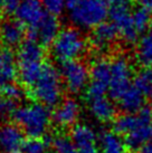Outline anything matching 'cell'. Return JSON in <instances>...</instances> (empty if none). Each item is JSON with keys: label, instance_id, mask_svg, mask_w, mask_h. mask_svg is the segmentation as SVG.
<instances>
[{"label": "cell", "instance_id": "6da1fadb", "mask_svg": "<svg viewBox=\"0 0 152 153\" xmlns=\"http://www.w3.org/2000/svg\"><path fill=\"white\" fill-rule=\"evenodd\" d=\"M42 46L36 39L30 38L18 47L16 57L18 77L25 86L34 85L45 66L46 54Z\"/></svg>", "mask_w": 152, "mask_h": 153}, {"label": "cell", "instance_id": "7a4b0ae2", "mask_svg": "<svg viewBox=\"0 0 152 153\" xmlns=\"http://www.w3.org/2000/svg\"><path fill=\"white\" fill-rule=\"evenodd\" d=\"M67 15L76 28L94 29L105 22L109 4L106 0H68Z\"/></svg>", "mask_w": 152, "mask_h": 153}, {"label": "cell", "instance_id": "3957f363", "mask_svg": "<svg viewBox=\"0 0 152 153\" xmlns=\"http://www.w3.org/2000/svg\"><path fill=\"white\" fill-rule=\"evenodd\" d=\"M64 83L60 71L51 64H45L35 84L30 87V96L47 107H56L63 101Z\"/></svg>", "mask_w": 152, "mask_h": 153}, {"label": "cell", "instance_id": "277c9868", "mask_svg": "<svg viewBox=\"0 0 152 153\" xmlns=\"http://www.w3.org/2000/svg\"><path fill=\"white\" fill-rule=\"evenodd\" d=\"M49 107L38 102L26 103L16 107L13 113L17 125L29 137H42L53 121Z\"/></svg>", "mask_w": 152, "mask_h": 153}, {"label": "cell", "instance_id": "5b68a950", "mask_svg": "<svg viewBox=\"0 0 152 153\" xmlns=\"http://www.w3.org/2000/svg\"><path fill=\"white\" fill-rule=\"evenodd\" d=\"M87 42L80 29L76 27H64L51 44V56L59 63L76 60L85 54Z\"/></svg>", "mask_w": 152, "mask_h": 153}, {"label": "cell", "instance_id": "8992f818", "mask_svg": "<svg viewBox=\"0 0 152 153\" xmlns=\"http://www.w3.org/2000/svg\"><path fill=\"white\" fill-rule=\"evenodd\" d=\"M109 4V16L123 40L127 44H134L139 38V31L136 30L132 20L131 8L134 0H106Z\"/></svg>", "mask_w": 152, "mask_h": 153}, {"label": "cell", "instance_id": "52a82bcc", "mask_svg": "<svg viewBox=\"0 0 152 153\" xmlns=\"http://www.w3.org/2000/svg\"><path fill=\"white\" fill-rule=\"evenodd\" d=\"M60 74L65 88L69 93L78 94L87 88L91 82V71L82 60H71L62 64Z\"/></svg>", "mask_w": 152, "mask_h": 153}, {"label": "cell", "instance_id": "ba28073f", "mask_svg": "<svg viewBox=\"0 0 152 153\" xmlns=\"http://www.w3.org/2000/svg\"><path fill=\"white\" fill-rule=\"evenodd\" d=\"M133 67L125 56H118L111 62V81L109 93L113 100L118 101L127 89L131 87Z\"/></svg>", "mask_w": 152, "mask_h": 153}, {"label": "cell", "instance_id": "9c48e42d", "mask_svg": "<svg viewBox=\"0 0 152 153\" xmlns=\"http://www.w3.org/2000/svg\"><path fill=\"white\" fill-rule=\"evenodd\" d=\"M91 82L86 88V97L105 95L109 91L111 81V62L103 57H98L92 63Z\"/></svg>", "mask_w": 152, "mask_h": 153}, {"label": "cell", "instance_id": "30bf717a", "mask_svg": "<svg viewBox=\"0 0 152 153\" xmlns=\"http://www.w3.org/2000/svg\"><path fill=\"white\" fill-rule=\"evenodd\" d=\"M150 123H152V110L142 107L136 113H125L116 117L114 120L113 128L120 135H127L140 126Z\"/></svg>", "mask_w": 152, "mask_h": 153}, {"label": "cell", "instance_id": "8fae6325", "mask_svg": "<svg viewBox=\"0 0 152 153\" xmlns=\"http://www.w3.org/2000/svg\"><path fill=\"white\" fill-rule=\"evenodd\" d=\"M25 141V133L18 125H0V153H22Z\"/></svg>", "mask_w": 152, "mask_h": 153}, {"label": "cell", "instance_id": "7c38bea8", "mask_svg": "<svg viewBox=\"0 0 152 153\" xmlns=\"http://www.w3.org/2000/svg\"><path fill=\"white\" fill-rule=\"evenodd\" d=\"M80 114V105L77 100L68 97L63 100L55 107L53 113V122L56 126L62 128H71L77 123Z\"/></svg>", "mask_w": 152, "mask_h": 153}, {"label": "cell", "instance_id": "4fadbf2b", "mask_svg": "<svg viewBox=\"0 0 152 153\" xmlns=\"http://www.w3.org/2000/svg\"><path fill=\"white\" fill-rule=\"evenodd\" d=\"M46 13L40 0H21L15 15L17 20L30 30L40 22Z\"/></svg>", "mask_w": 152, "mask_h": 153}, {"label": "cell", "instance_id": "5bb4252c", "mask_svg": "<svg viewBox=\"0 0 152 153\" xmlns=\"http://www.w3.org/2000/svg\"><path fill=\"white\" fill-rule=\"evenodd\" d=\"M60 29L57 17L46 13L40 22L30 29V38L36 39L42 45H51Z\"/></svg>", "mask_w": 152, "mask_h": 153}, {"label": "cell", "instance_id": "9a60e30c", "mask_svg": "<svg viewBox=\"0 0 152 153\" xmlns=\"http://www.w3.org/2000/svg\"><path fill=\"white\" fill-rule=\"evenodd\" d=\"M86 102H87L89 114L98 122L107 123L114 120L116 108L112 100L107 96L101 95V96H94V97H86Z\"/></svg>", "mask_w": 152, "mask_h": 153}, {"label": "cell", "instance_id": "2e32d148", "mask_svg": "<svg viewBox=\"0 0 152 153\" xmlns=\"http://www.w3.org/2000/svg\"><path fill=\"white\" fill-rule=\"evenodd\" d=\"M118 33L116 26L113 22H102L96 28H94L91 34V45L98 51H104L109 49L112 44L116 40Z\"/></svg>", "mask_w": 152, "mask_h": 153}, {"label": "cell", "instance_id": "e0dca14e", "mask_svg": "<svg viewBox=\"0 0 152 153\" xmlns=\"http://www.w3.org/2000/svg\"><path fill=\"white\" fill-rule=\"evenodd\" d=\"M25 26L19 20L8 19L0 25V42L8 48L19 47L25 40Z\"/></svg>", "mask_w": 152, "mask_h": 153}, {"label": "cell", "instance_id": "ac0fdd59", "mask_svg": "<svg viewBox=\"0 0 152 153\" xmlns=\"http://www.w3.org/2000/svg\"><path fill=\"white\" fill-rule=\"evenodd\" d=\"M120 108L125 113H136L143 107L144 94L134 85L127 89L118 100Z\"/></svg>", "mask_w": 152, "mask_h": 153}, {"label": "cell", "instance_id": "d6986e66", "mask_svg": "<svg viewBox=\"0 0 152 153\" xmlns=\"http://www.w3.org/2000/svg\"><path fill=\"white\" fill-rule=\"evenodd\" d=\"M18 76L17 59L9 49L0 51V85L4 86Z\"/></svg>", "mask_w": 152, "mask_h": 153}, {"label": "cell", "instance_id": "ffe728a7", "mask_svg": "<svg viewBox=\"0 0 152 153\" xmlns=\"http://www.w3.org/2000/svg\"><path fill=\"white\" fill-rule=\"evenodd\" d=\"M100 149L102 153H127V144L115 131H104L100 135Z\"/></svg>", "mask_w": 152, "mask_h": 153}, {"label": "cell", "instance_id": "44dd1931", "mask_svg": "<svg viewBox=\"0 0 152 153\" xmlns=\"http://www.w3.org/2000/svg\"><path fill=\"white\" fill-rule=\"evenodd\" d=\"M152 141V123L140 126L125 135V144L129 149L138 150L144 148Z\"/></svg>", "mask_w": 152, "mask_h": 153}, {"label": "cell", "instance_id": "7402d4cb", "mask_svg": "<svg viewBox=\"0 0 152 153\" xmlns=\"http://www.w3.org/2000/svg\"><path fill=\"white\" fill-rule=\"evenodd\" d=\"M71 137L75 146L89 143H96L97 134L92 125L87 123H76L71 131Z\"/></svg>", "mask_w": 152, "mask_h": 153}, {"label": "cell", "instance_id": "603a6c76", "mask_svg": "<svg viewBox=\"0 0 152 153\" xmlns=\"http://www.w3.org/2000/svg\"><path fill=\"white\" fill-rule=\"evenodd\" d=\"M136 60L144 67L152 66V30L142 36L136 47Z\"/></svg>", "mask_w": 152, "mask_h": 153}, {"label": "cell", "instance_id": "cb8c5ba5", "mask_svg": "<svg viewBox=\"0 0 152 153\" xmlns=\"http://www.w3.org/2000/svg\"><path fill=\"white\" fill-rule=\"evenodd\" d=\"M134 86L144 95L152 94V68L145 67L141 69L134 78Z\"/></svg>", "mask_w": 152, "mask_h": 153}, {"label": "cell", "instance_id": "d4e9b609", "mask_svg": "<svg viewBox=\"0 0 152 153\" xmlns=\"http://www.w3.org/2000/svg\"><path fill=\"white\" fill-rule=\"evenodd\" d=\"M132 20H133V24H134L136 30L141 34V33H144L151 28L152 15L148 10H145L143 8H139L132 13Z\"/></svg>", "mask_w": 152, "mask_h": 153}, {"label": "cell", "instance_id": "484cf974", "mask_svg": "<svg viewBox=\"0 0 152 153\" xmlns=\"http://www.w3.org/2000/svg\"><path fill=\"white\" fill-rule=\"evenodd\" d=\"M51 146L55 153H76L72 137L65 134H57L51 140Z\"/></svg>", "mask_w": 152, "mask_h": 153}, {"label": "cell", "instance_id": "4316f807", "mask_svg": "<svg viewBox=\"0 0 152 153\" xmlns=\"http://www.w3.org/2000/svg\"><path fill=\"white\" fill-rule=\"evenodd\" d=\"M49 142L42 137H29L25 141L22 153H47Z\"/></svg>", "mask_w": 152, "mask_h": 153}, {"label": "cell", "instance_id": "83f0119b", "mask_svg": "<svg viewBox=\"0 0 152 153\" xmlns=\"http://www.w3.org/2000/svg\"><path fill=\"white\" fill-rule=\"evenodd\" d=\"M47 13L53 16H59L65 11L68 2L66 0H40Z\"/></svg>", "mask_w": 152, "mask_h": 153}, {"label": "cell", "instance_id": "f1b7e54d", "mask_svg": "<svg viewBox=\"0 0 152 153\" xmlns=\"http://www.w3.org/2000/svg\"><path fill=\"white\" fill-rule=\"evenodd\" d=\"M1 92H2L4 97L10 100L13 103L19 102L21 98L24 97V91H22V88L19 85L15 84L13 82L8 83V84L2 86Z\"/></svg>", "mask_w": 152, "mask_h": 153}, {"label": "cell", "instance_id": "f546056e", "mask_svg": "<svg viewBox=\"0 0 152 153\" xmlns=\"http://www.w3.org/2000/svg\"><path fill=\"white\" fill-rule=\"evenodd\" d=\"M15 105H16V103L6 98L2 93L0 94V119H4L6 116L13 114L16 110Z\"/></svg>", "mask_w": 152, "mask_h": 153}, {"label": "cell", "instance_id": "4dcf8cb0", "mask_svg": "<svg viewBox=\"0 0 152 153\" xmlns=\"http://www.w3.org/2000/svg\"><path fill=\"white\" fill-rule=\"evenodd\" d=\"M21 0H0V11L4 13H16Z\"/></svg>", "mask_w": 152, "mask_h": 153}, {"label": "cell", "instance_id": "1f68e13d", "mask_svg": "<svg viewBox=\"0 0 152 153\" xmlns=\"http://www.w3.org/2000/svg\"><path fill=\"white\" fill-rule=\"evenodd\" d=\"M76 153H100V149L96 145V143H89L75 146Z\"/></svg>", "mask_w": 152, "mask_h": 153}, {"label": "cell", "instance_id": "d6a6232c", "mask_svg": "<svg viewBox=\"0 0 152 153\" xmlns=\"http://www.w3.org/2000/svg\"><path fill=\"white\" fill-rule=\"evenodd\" d=\"M134 1L139 4L140 8H143L152 13V0H134Z\"/></svg>", "mask_w": 152, "mask_h": 153}, {"label": "cell", "instance_id": "836d02e7", "mask_svg": "<svg viewBox=\"0 0 152 153\" xmlns=\"http://www.w3.org/2000/svg\"><path fill=\"white\" fill-rule=\"evenodd\" d=\"M145 153H152V141L149 143L148 145H145L144 146V150H143Z\"/></svg>", "mask_w": 152, "mask_h": 153}, {"label": "cell", "instance_id": "e575fe53", "mask_svg": "<svg viewBox=\"0 0 152 153\" xmlns=\"http://www.w3.org/2000/svg\"><path fill=\"white\" fill-rule=\"evenodd\" d=\"M150 108L152 110V94L150 95Z\"/></svg>", "mask_w": 152, "mask_h": 153}, {"label": "cell", "instance_id": "d590c367", "mask_svg": "<svg viewBox=\"0 0 152 153\" xmlns=\"http://www.w3.org/2000/svg\"><path fill=\"white\" fill-rule=\"evenodd\" d=\"M135 153H145L144 151H142V152H135Z\"/></svg>", "mask_w": 152, "mask_h": 153}, {"label": "cell", "instance_id": "8d00e7d4", "mask_svg": "<svg viewBox=\"0 0 152 153\" xmlns=\"http://www.w3.org/2000/svg\"><path fill=\"white\" fill-rule=\"evenodd\" d=\"M150 29H151V30H152V27H151V28H150Z\"/></svg>", "mask_w": 152, "mask_h": 153}]
</instances>
